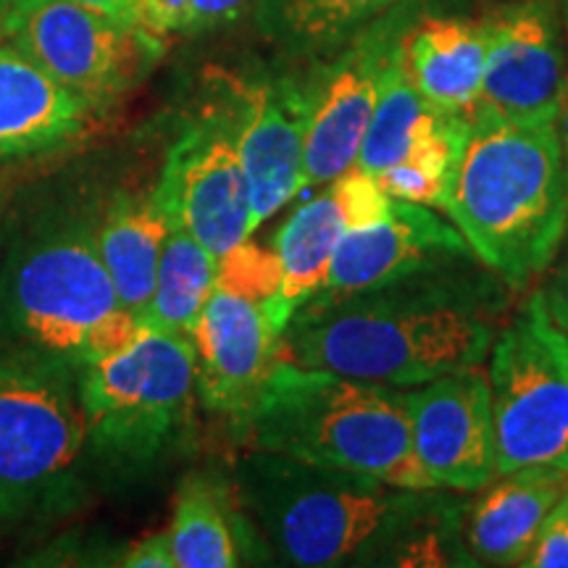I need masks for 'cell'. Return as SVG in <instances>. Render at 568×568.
Listing matches in <instances>:
<instances>
[{"label":"cell","instance_id":"obj_26","mask_svg":"<svg viewBox=\"0 0 568 568\" xmlns=\"http://www.w3.org/2000/svg\"><path fill=\"white\" fill-rule=\"evenodd\" d=\"M253 9V0H142V27L155 38H193L230 27Z\"/></svg>","mask_w":568,"mask_h":568},{"label":"cell","instance_id":"obj_4","mask_svg":"<svg viewBox=\"0 0 568 568\" xmlns=\"http://www.w3.org/2000/svg\"><path fill=\"white\" fill-rule=\"evenodd\" d=\"M445 213L474 258L514 293L548 274L568 226V161L558 124H524L477 105Z\"/></svg>","mask_w":568,"mask_h":568},{"label":"cell","instance_id":"obj_25","mask_svg":"<svg viewBox=\"0 0 568 568\" xmlns=\"http://www.w3.org/2000/svg\"><path fill=\"white\" fill-rule=\"evenodd\" d=\"M406 34V32H403ZM435 105H429L410 82L406 63H403V38L395 42L393 53L382 71L379 92H376V103L372 122H368L364 145H361L358 161L355 166L366 174H382L393 163L406 159L416 138L429 130L437 122Z\"/></svg>","mask_w":568,"mask_h":568},{"label":"cell","instance_id":"obj_6","mask_svg":"<svg viewBox=\"0 0 568 568\" xmlns=\"http://www.w3.org/2000/svg\"><path fill=\"white\" fill-rule=\"evenodd\" d=\"M195 345L140 326L119 353L82 366L84 453L98 489L145 485L195 437Z\"/></svg>","mask_w":568,"mask_h":568},{"label":"cell","instance_id":"obj_20","mask_svg":"<svg viewBox=\"0 0 568 568\" xmlns=\"http://www.w3.org/2000/svg\"><path fill=\"white\" fill-rule=\"evenodd\" d=\"M403 63L410 82L443 113H471L481 101L487 69V17H426L403 34Z\"/></svg>","mask_w":568,"mask_h":568},{"label":"cell","instance_id":"obj_1","mask_svg":"<svg viewBox=\"0 0 568 568\" xmlns=\"http://www.w3.org/2000/svg\"><path fill=\"white\" fill-rule=\"evenodd\" d=\"M514 290L477 258L439 264L329 303H303L280 358L387 387L485 366Z\"/></svg>","mask_w":568,"mask_h":568},{"label":"cell","instance_id":"obj_27","mask_svg":"<svg viewBox=\"0 0 568 568\" xmlns=\"http://www.w3.org/2000/svg\"><path fill=\"white\" fill-rule=\"evenodd\" d=\"M216 287L264 305L268 316H272L276 295H280L282 287V266L274 247L253 245L247 240L234 245L230 253L219 258Z\"/></svg>","mask_w":568,"mask_h":568},{"label":"cell","instance_id":"obj_17","mask_svg":"<svg viewBox=\"0 0 568 568\" xmlns=\"http://www.w3.org/2000/svg\"><path fill=\"white\" fill-rule=\"evenodd\" d=\"M101 116L0 38V169L80 145Z\"/></svg>","mask_w":568,"mask_h":568},{"label":"cell","instance_id":"obj_11","mask_svg":"<svg viewBox=\"0 0 568 568\" xmlns=\"http://www.w3.org/2000/svg\"><path fill=\"white\" fill-rule=\"evenodd\" d=\"M408 9H387L361 27L345 45L311 71L308 132H305L303 190L329 184L358 161L372 122L382 71L395 42L408 30Z\"/></svg>","mask_w":568,"mask_h":568},{"label":"cell","instance_id":"obj_21","mask_svg":"<svg viewBox=\"0 0 568 568\" xmlns=\"http://www.w3.org/2000/svg\"><path fill=\"white\" fill-rule=\"evenodd\" d=\"M169 226L172 219L155 184L145 190H116L101 209V258L119 301L138 318L153 295Z\"/></svg>","mask_w":568,"mask_h":568},{"label":"cell","instance_id":"obj_29","mask_svg":"<svg viewBox=\"0 0 568 568\" xmlns=\"http://www.w3.org/2000/svg\"><path fill=\"white\" fill-rule=\"evenodd\" d=\"M122 566L124 568H174L169 529L151 531V535L124 545Z\"/></svg>","mask_w":568,"mask_h":568},{"label":"cell","instance_id":"obj_14","mask_svg":"<svg viewBox=\"0 0 568 568\" xmlns=\"http://www.w3.org/2000/svg\"><path fill=\"white\" fill-rule=\"evenodd\" d=\"M568 69L556 0H516L487 17L479 105L524 124H556Z\"/></svg>","mask_w":568,"mask_h":568},{"label":"cell","instance_id":"obj_8","mask_svg":"<svg viewBox=\"0 0 568 568\" xmlns=\"http://www.w3.org/2000/svg\"><path fill=\"white\" fill-rule=\"evenodd\" d=\"M497 474L524 466L568 471V332L542 290L527 295L489 351Z\"/></svg>","mask_w":568,"mask_h":568},{"label":"cell","instance_id":"obj_34","mask_svg":"<svg viewBox=\"0 0 568 568\" xmlns=\"http://www.w3.org/2000/svg\"><path fill=\"white\" fill-rule=\"evenodd\" d=\"M556 510H558V514H560V516H564V518H566V521H568V489H566V493H564V497H560V500H558V506H556Z\"/></svg>","mask_w":568,"mask_h":568},{"label":"cell","instance_id":"obj_16","mask_svg":"<svg viewBox=\"0 0 568 568\" xmlns=\"http://www.w3.org/2000/svg\"><path fill=\"white\" fill-rule=\"evenodd\" d=\"M460 258H474V253L456 224L429 205L393 197L379 222L345 232L326 282L305 303H329Z\"/></svg>","mask_w":568,"mask_h":568},{"label":"cell","instance_id":"obj_7","mask_svg":"<svg viewBox=\"0 0 568 568\" xmlns=\"http://www.w3.org/2000/svg\"><path fill=\"white\" fill-rule=\"evenodd\" d=\"M82 364L0 347V529L61 521L88 506Z\"/></svg>","mask_w":568,"mask_h":568},{"label":"cell","instance_id":"obj_22","mask_svg":"<svg viewBox=\"0 0 568 568\" xmlns=\"http://www.w3.org/2000/svg\"><path fill=\"white\" fill-rule=\"evenodd\" d=\"M347 230H355V222L337 180H332L322 195L297 205L293 216L280 226L272 243L282 266V287L272 308L280 335L290 316L322 290Z\"/></svg>","mask_w":568,"mask_h":568},{"label":"cell","instance_id":"obj_5","mask_svg":"<svg viewBox=\"0 0 568 568\" xmlns=\"http://www.w3.org/2000/svg\"><path fill=\"white\" fill-rule=\"evenodd\" d=\"M406 489H437L418 464L403 393L280 358L237 439Z\"/></svg>","mask_w":568,"mask_h":568},{"label":"cell","instance_id":"obj_13","mask_svg":"<svg viewBox=\"0 0 568 568\" xmlns=\"http://www.w3.org/2000/svg\"><path fill=\"white\" fill-rule=\"evenodd\" d=\"M410 443L437 489L479 493L497 477L489 376L460 368L403 389Z\"/></svg>","mask_w":568,"mask_h":568},{"label":"cell","instance_id":"obj_15","mask_svg":"<svg viewBox=\"0 0 568 568\" xmlns=\"http://www.w3.org/2000/svg\"><path fill=\"white\" fill-rule=\"evenodd\" d=\"M197 406L243 435L280 364V329L264 305L216 287L193 332Z\"/></svg>","mask_w":568,"mask_h":568},{"label":"cell","instance_id":"obj_18","mask_svg":"<svg viewBox=\"0 0 568 568\" xmlns=\"http://www.w3.org/2000/svg\"><path fill=\"white\" fill-rule=\"evenodd\" d=\"M174 568H234L261 564L268 550L247 518L232 474L195 468L180 479L169 521Z\"/></svg>","mask_w":568,"mask_h":568},{"label":"cell","instance_id":"obj_9","mask_svg":"<svg viewBox=\"0 0 568 568\" xmlns=\"http://www.w3.org/2000/svg\"><path fill=\"white\" fill-rule=\"evenodd\" d=\"M3 40L103 113L138 88L166 51V40L74 0H13Z\"/></svg>","mask_w":568,"mask_h":568},{"label":"cell","instance_id":"obj_2","mask_svg":"<svg viewBox=\"0 0 568 568\" xmlns=\"http://www.w3.org/2000/svg\"><path fill=\"white\" fill-rule=\"evenodd\" d=\"M232 481L268 558L297 568L406 566L416 537L453 506L437 489H406L282 453L247 450Z\"/></svg>","mask_w":568,"mask_h":568},{"label":"cell","instance_id":"obj_24","mask_svg":"<svg viewBox=\"0 0 568 568\" xmlns=\"http://www.w3.org/2000/svg\"><path fill=\"white\" fill-rule=\"evenodd\" d=\"M219 255L172 222L163 243L155 287L140 324L193 339L195 324L216 290Z\"/></svg>","mask_w":568,"mask_h":568},{"label":"cell","instance_id":"obj_28","mask_svg":"<svg viewBox=\"0 0 568 568\" xmlns=\"http://www.w3.org/2000/svg\"><path fill=\"white\" fill-rule=\"evenodd\" d=\"M521 566L529 568H568V521L552 508Z\"/></svg>","mask_w":568,"mask_h":568},{"label":"cell","instance_id":"obj_31","mask_svg":"<svg viewBox=\"0 0 568 568\" xmlns=\"http://www.w3.org/2000/svg\"><path fill=\"white\" fill-rule=\"evenodd\" d=\"M74 3L88 6V9L119 21V24L145 30V27H142V0H74Z\"/></svg>","mask_w":568,"mask_h":568},{"label":"cell","instance_id":"obj_12","mask_svg":"<svg viewBox=\"0 0 568 568\" xmlns=\"http://www.w3.org/2000/svg\"><path fill=\"white\" fill-rule=\"evenodd\" d=\"M237 148L251 187L253 230L303 193V155L308 132V80L295 74L226 77Z\"/></svg>","mask_w":568,"mask_h":568},{"label":"cell","instance_id":"obj_23","mask_svg":"<svg viewBox=\"0 0 568 568\" xmlns=\"http://www.w3.org/2000/svg\"><path fill=\"white\" fill-rule=\"evenodd\" d=\"M397 0H253L268 40L295 59H326Z\"/></svg>","mask_w":568,"mask_h":568},{"label":"cell","instance_id":"obj_30","mask_svg":"<svg viewBox=\"0 0 568 568\" xmlns=\"http://www.w3.org/2000/svg\"><path fill=\"white\" fill-rule=\"evenodd\" d=\"M548 272V284L542 287V295L548 301L550 314L568 332V226Z\"/></svg>","mask_w":568,"mask_h":568},{"label":"cell","instance_id":"obj_35","mask_svg":"<svg viewBox=\"0 0 568 568\" xmlns=\"http://www.w3.org/2000/svg\"><path fill=\"white\" fill-rule=\"evenodd\" d=\"M560 19H564V24L568 30V0H560Z\"/></svg>","mask_w":568,"mask_h":568},{"label":"cell","instance_id":"obj_10","mask_svg":"<svg viewBox=\"0 0 568 568\" xmlns=\"http://www.w3.org/2000/svg\"><path fill=\"white\" fill-rule=\"evenodd\" d=\"M169 219L222 258L253 234L251 187L237 130L222 90L195 113L169 148L155 182Z\"/></svg>","mask_w":568,"mask_h":568},{"label":"cell","instance_id":"obj_33","mask_svg":"<svg viewBox=\"0 0 568 568\" xmlns=\"http://www.w3.org/2000/svg\"><path fill=\"white\" fill-rule=\"evenodd\" d=\"M13 0H0V38H3V27H6V17H9Z\"/></svg>","mask_w":568,"mask_h":568},{"label":"cell","instance_id":"obj_19","mask_svg":"<svg viewBox=\"0 0 568 568\" xmlns=\"http://www.w3.org/2000/svg\"><path fill=\"white\" fill-rule=\"evenodd\" d=\"M566 489V468L524 466L497 474L464 508V542L474 566H521Z\"/></svg>","mask_w":568,"mask_h":568},{"label":"cell","instance_id":"obj_32","mask_svg":"<svg viewBox=\"0 0 568 568\" xmlns=\"http://www.w3.org/2000/svg\"><path fill=\"white\" fill-rule=\"evenodd\" d=\"M556 124H558V134H560V142H564V153L568 161V95H566V103H564V109H560V116Z\"/></svg>","mask_w":568,"mask_h":568},{"label":"cell","instance_id":"obj_3","mask_svg":"<svg viewBox=\"0 0 568 568\" xmlns=\"http://www.w3.org/2000/svg\"><path fill=\"white\" fill-rule=\"evenodd\" d=\"M101 209L63 195L13 222L0 247V347H38L84 366L138 337L140 318L119 301L98 247Z\"/></svg>","mask_w":568,"mask_h":568}]
</instances>
